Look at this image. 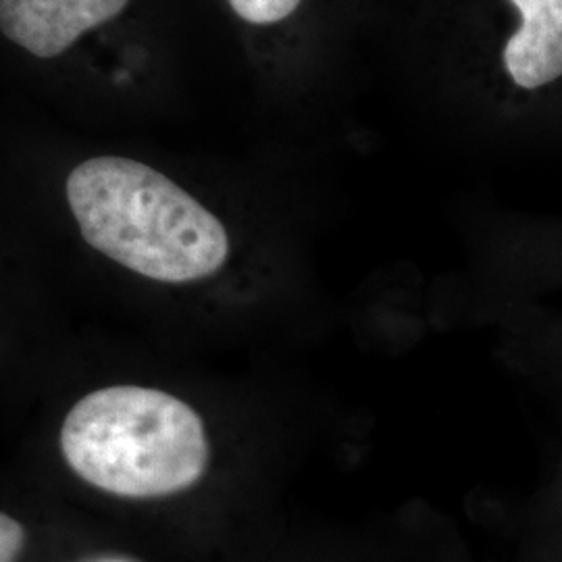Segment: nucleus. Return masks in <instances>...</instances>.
I'll return each instance as SVG.
<instances>
[{
	"label": "nucleus",
	"mask_w": 562,
	"mask_h": 562,
	"mask_svg": "<svg viewBox=\"0 0 562 562\" xmlns=\"http://www.w3.org/2000/svg\"><path fill=\"white\" fill-rule=\"evenodd\" d=\"M92 562H134V561H127V559H101V561H92Z\"/></svg>",
	"instance_id": "0eeeda50"
},
{
	"label": "nucleus",
	"mask_w": 562,
	"mask_h": 562,
	"mask_svg": "<svg viewBox=\"0 0 562 562\" xmlns=\"http://www.w3.org/2000/svg\"><path fill=\"white\" fill-rule=\"evenodd\" d=\"M522 25L506 42L504 67L527 90L542 88L562 76V0H510Z\"/></svg>",
	"instance_id": "20e7f679"
},
{
	"label": "nucleus",
	"mask_w": 562,
	"mask_h": 562,
	"mask_svg": "<svg viewBox=\"0 0 562 562\" xmlns=\"http://www.w3.org/2000/svg\"><path fill=\"white\" fill-rule=\"evenodd\" d=\"M60 450L83 482L125 498L192 487L211 454L190 404L140 385L102 387L76 402L60 427Z\"/></svg>",
	"instance_id": "f03ea898"
},
{
	"label": "nucleus",
	"mask_w": 562,
	"mask_h": 562,
	"mask_svg": "<svg viewBox=\"0 0 562 562\" xmlns=\"http://www.w3.org/2000/svg\"><path fill=\"white\" fill-rule=\"evenodd\" d=\"M234 13L252 25H271L288 20L302 0H227Z\"/></svg>",
	"instance_id": "39448f33"
},
{
	"label": "nucleus",
	"mask_w": 562,
	"mask_h": 562,
	"mask_svg": "<svg viewBox=\"0 0 562 562\" xmlns=\"http://www.w3.org/2000/svg\"><path fill=\"white\" fill-rule=\"evenodd\" d=\"M130 0H0L2 34L38 59H53L86 32L115 20Z\"/></svg>",
	"instance_id": "7ed1b4c3"
},
{
	"label": "nucleus",
	"mask_w": 562,
	"mask_h": 562,
	"mask_svg": "<svg viewBox=\"0 0 562 562\" xmlns=\"http://www.w3.org/2000/svg\"><path fill=\"white\" fill-rule=\"evenodd\" d=\"M25 542V529L9 515H0V562H13Z\"/></svg>",
	"instance_id": "423d86ee"
},
{
	"label": "nucleus",
	"mask_w": 562,
	"mask_h": 562,
	"mask_svg": "<svg viewBox=\"0 0 562 562\" xmlns=\"http://www.w3.org/2000/svg\"><path fill=\"white\" fill-rule=\"evenodd\" d=\"M83 240L121 267L165 283L215 276L229 257L223 223L144 162L94 157L67 178Z\"/></svg>",
	"instance_id": "f257e3e1"
}]
</instances>
